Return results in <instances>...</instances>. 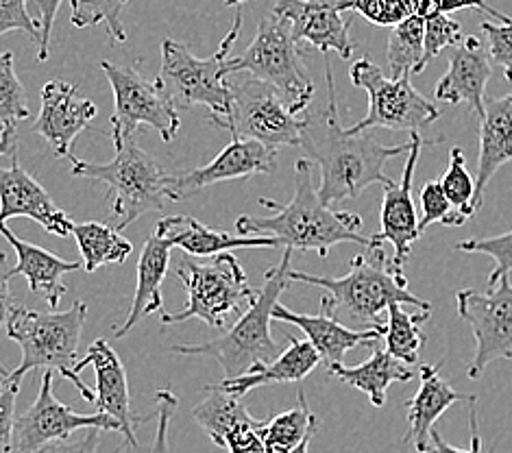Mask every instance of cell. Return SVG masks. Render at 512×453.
Listing matches in <instances>:
<instances>
[{"label":"cell","mask_w":512,"mask_h":453,"mask_svg":"<svg viewBox=\"0 0 512 453\" xmlns=\"http://www.w3.org/2000/svg\"><path fill=\"white\" fill-rule=\"evenodd\" d=\"M273 321L279 323H290L295 327H301V332L306 334V340L321 355V360L332 366V364H343L345 355L356 349V347H375L380 338H384L386 323H373L367 329H349L338 321V316L321 305V314L308 316V314H297L288 310L286 305H275L273 310Z\"/></svg>","instance_id":"21"},{"label":"cell","mask_w":512,"mask_h":453,"mask_svg":"<svg viewBox=\"0 0 512 453\" xmlns=\"http://www.w3.org/2000/svg\"><path fill=\"white\" fill-rule=\"evenodd\" d=\"M101 434L103 430H88L83 438L72 440V443H59L51 449H46L42 453H99V445H101Z\"/></svg>","instance_id":"50"},{"label":"cell","mask_w":512,"mask_h":453,"mask_svg":"<svg viewBox=\"0 0 512 453\" xmlns=\"http://www.w3.org/2000/svg\"><path fill=\"white\" fill-rule=\"evenodd\" d=\"M173 249V242L166 240L162 234H157V231H153V236L144 242V249L138 262L136 292H133L127 321L116 332V338H125L142 318L164 312L162 284L168 275L170 251Z\"/></svg>","instance_id":"28"},{"label":"cell","mask_w":512,"mask_h":453,"mask_svg":"<svg viewBox=\"0 0 512 453\" xmlns=\"http://www.w3.org/2000/svg\"><path fill=\"white\" fill-rule=\"evenodd\" d=\"M273 216L245 214L236 220L238 236H271L282 249L314 251L327 257L343 242L371 247L373 236L362 234V218L356 212H338L325 205L314 188L312 162L306 157L295 164V197L282 205L271 199L258 201Z\"/></svg>","instance_id":"2"},{"label":"cell","mask_w":512,"mask_h":453,"mask_svg":"<svg viewBox=\"0 0 512 453\" xmlns=\"http://www.w3.org/2000/svg\"><path fill=\"white\" fill-rule=\"evenodd\" d=\"M351 0H275L277 18L290 24L297 42H308L321 53H338L349 59L356 42L351 40Z\"/></svg>","instance_id":"15"},{"label":"cell","mask_w":512,"mask_h":453,"mask_svg":"<svg viewBox=\"0 0 512 453\" xmlns=\"http://www.w3.org/2000/svg\"><path fill=\"white\" fill-rule=\"evenodd\" d=\"M64 0H27V5L33 9V20L40 27V46H38V59L46 61L51 53V35L53 24L57 18V11L62 7Z\"/></svg>","instance_id":"47"},{"label":"cell","mask_w":512,"mask_h":453,"mask_svg":"<svg viewBox=\"0 0 512 453\" xmlns=\"http://www.w3.org/2000/svg\"><path fill=\"white\" fill-rule=\"evenodd\" d=\"M16 155V129L0 133V157Z\"/></svg>","instance_id":"51"},{"label":"cell","mask_w":512,"mask_h":453,"mask_svg":"<svg viewBox=\"0 0 512 453\" xmlns=\"http://www.w3.org/2000/svg\"><path fill=\"white\" fill-rule=\"evenodd\" d=\"M94 118L96 105L81 99L77 83L48 81L42 88V109L33 133H40L57 157H70L72 142Z\"/></svg>","instance_id":"19"},{"label":"cell","mask_w":512,"mask_h":453,"mask_svg":"<svg viewBox=\"0 0 512 453\" xmlns=\"http://www.w3.org/2000/svg\"><path fill=\"white\" fill-rule=\"evenodd\" d=\"M371 358L362 362L360 366H345V364H332L327 366L329 375L338 377L343 384H349L351 388L362 390L364 395L371 399L375 408H382L386 401V390L390 384H406L412 382L414 373L406 369L408 364L395 360L393 355L386 353L384 349L371 347Z\"/></svg>","instance_id":"30"},{"label":"cell","mask_w":512,"mask_h":453,"mask_svg":"<svg viewBox=\"0 0 512 453\" xmlns=\"http://www.w3.org/2000/svg\"><path fill=\"white\" fill-rule=\"evenodd\" d=\"M386 312V353H390L395 360L404 364H417L419 353L425 347V342H428V338L421 332V325L428 321L430 312L410 314L406 312V305L401 303H393Z\"/></svg>","instance_id":"33"},{"label":"cell","mask_w":512,"mask_h":453,"mask_svg":"<svg viewBox=\"0 0 512 453\" xmlns=\"http://www.w3.org/2000/svg\"><path fill=\"white\" fill-rule=\"evenodd\" d=\"M460 9H480L484 14H489L491 18H497L502 22L512 20L506 14H502V11L493 9L486 0H414V16H419L423 20L441 16V14L449 16Z\"/></svg>","instance_id":"44"},{"label":"cell","mask_w":512,"mask_h":453,"mask_svg":"<svg viewBox=\"0 0 512 453\" xmlns=\"http://www.w3.org/2000/svg\"><path fill=\"white\" fill-rule=\"evenodd\" d=\"M88 308L83 301H75L66 312H40L14 308L7 321V336L18 342L22 360L14 371H9L11 382H22V377L35 369L55 371L68 379L85 401L94 403V390L83 384L77 371V351L85 325Z\"/></svg>","instance_id":"5"},{"label":"cell","mask_w":512,"mask_h":453,"mask_svg":"<svg viewBox=\"0 0 512 453\" xmlns=\"http://www.w3.org/2000/svg\"><path fill=\"white\" fill-rule=\"evenodd\" d=\"M155 399H157V434L153 438L149 453H170V445H168L170 419H173L177 412L179 397L170 388H162L157 390Z\"/></svg>","instance_id":"46"},{"label":"cell","mask_w":512,"mask_h":453,"mask_svg":"<svg viewBox=\"0 0 512 453\" xmlns=\"http://www.w3.org/2000/svg\"><path fill=\"white\" fill-rule=\"evenodd\" d=\"M29 118L31 109L24 85L16 77L14 53H0V133L16 129L18 122Z\"/></svg>","instance_id":"36"},{"label":"cell","mask_w":512,"mask_h":453,"mask_svg":"<svg viewBox=\"0 0 512 453\" xmlns=\"http://www.w3.org/2000/svg\"><path fill=\"white\" fill-rule=\"evenodd\" d=\"M94 427L103 432H120V425L112 416L101 412L79 414L59 401L53 393V371H46L38 399L29 410L16 414L11 453H42L66 443L75 432L94 430Z\"/></svg>","instance_id":"13"},{"label":"cell","mask_w":512,"mask_h":453,"mask_svg":"<svg viewBox=\"0 0 512 453\" xmlns=\"http://www.w3.org/2000/svg\"><path fill=\"white\" fill-rule=\"evenodd\" d=\"M207 397L192 410V419L212 443L229 453H266L262 443V421L253 419L240 397L218 386L205 388Z\"/></svg>","instance_id":"18"},{"label":"cell","mask_w":512,"mask_h":453,"mask_svg":"<svg viewBox=\"0 0 512 453\" xmlns=\"http://www.w3.org/2000/svg\"><path fill=\"white\" fill-rule=\"evenodd\" d=\"M493 77L489 53L484 51L482 42L471 35L454 46L449 55V68L438 79L434 96L436 101H445L451 105L467 103L475 116L484 114L486 103V85Z\"/></svg>","instance_id":"22"},{"label":"cell","mask_w":512,"mask_h":453,"mask_svg":"<svg viewBox=\"0 0 512 453\" xmlns=\"http://www.w3.org/2000/svg\"><path fill=\"white\" fill-rule=\"evenodd\" d=\"M9 375V373H7ZM7 375H0V382H3V377H7Z\"/></svg>","instance_id":"55"},{"label":"cell","mask_w":512,"mask_h":453,"mask_svg":"<svg viewBox=\"0 0 512 453\" xmlns=\"http://www.w3.org/2000/svg\"><path fill=\"white\" fill-rule=\"evenodd\" d=\"M242 27V11H236L234 24L223 38L218 51L199 59L190 48L175 40L162 42V70L160 85L175 107L190 109L203 105L210 109L212 125L221 127L231 112V53Z\"/></svg>","instance_id":"6"},{"label":"cell","mask_w":512,"mask_h":453,"mask_svg":"<svg viewBox=\"0 0 512 453\" xmlns=\"http://www.w3.org/2000/svg\"><path fill=\"white\" fill-rule=\"evenodd\" d=\"M327 101L323 105H308L301 114V149L306 159L319 164L321 183L319 197L325 205H338L358 199L373 183L390 186L393 179L384 173L388 159L408 155L410 142L399 146H384L367 133H351L340 125L336 105V85L332 66L325 59Z\"/></svg>","instance_id":"1"},{"label":"cell","mask_w":512,"mask_h":453,"mask_svg":"<svg viewBox=\"0 0 512 453\" xmlns=\"http://www.w3.org/2000/svg\"><path fill=\"white\" fill-rule=\"evenodd\" d=\"M423 31L425 22L419 16H412L404 20L390 33L386 59L390 79H399L404 75H419L425 70L423 64Z\"/></svg>","instance_id":"34"},{"label":"cell","mask_w":512,"mask_h":453,"mask_svg":"<svg viewBox=\"0 0 512 453\" xmlns=\"http://www.w3.org/2000/svg\"><path fill=\"white\" fill-rule=\"evenodd\" d=\"M9 31H20L40 46V27L27 9V0H0V35Z\"/></svg>","instance_id":"42"},{"label":"cell","mask_w":512,"mask_h":453,"mask_svg":"<svg viewBox=\"0 0 512 453\" xmlns=\"http://www.w3.org/2000/svg\"><path fill=\"white\" fill-rule=\"evenodd\" d=\"M423 22H425L423 64H425V68H428L430 61L441 55L447 46H456L462 42V27H460V22L451 20L445 14L428 18Z\"/></svg>","instance_id":"41"},{"label":"cell","mask_w":512,"mask_h":453,"mask_svg":"<svg viewBox=\"0 0 512 453\" xmlns=\"http://www.w3.org/2000/svg\"><path fill=\"white\" fill-rule=\"evenodd\" d=\"M277 151L268 146L247 140L234 138L225 149L218 153L210 164L188 170L181 175H168L166 194L168 201H186L214 183H223L231 179H247L253 175H268L275 170Z\"/></svg>","instance_id":"16"},{"label":"cell","mask_w":512,"mask_h":453,"mask_svg":"<svg viewBox=\"0 0 512 453\" xmlns=\"http://www.w3.org/2000/svg\"><path fill=\"white\" fill-rule=\"evenodd\" d=\"M155 231L173 242V247L184 249L192 257H212L218 253H231L234 249H282L277 238L231 236L190 216H166L157 220Z\"/></svg>","instance_id":"24"},{"label":"cell","mask_w":512,"mask_h":453,"mask_svg":"<svg viewBox=\"0 0 512 453\" xmlns=\"http://www.w3.org/2000/svg\"><path fill=\"white\" fill-rule=\"evenodd\" d=\"M297 399L295 408L275 414L271 421H262V443L266 453H295L301 445H308L319 430V419L310 410L301 386Z\"/></svg>","instance_id":"31"},{"label":"cell","mask_w":512,"mask_h":453,"mask_svg":"<svg viewBox=\"0 0 512 453\" xmlns=\"http://www.w3.org/2000/svg\"><path fill=\"white\" fill-rule=\"evenodd\" d=\"M223 3H225V5H229V7H231V5H234V7H240L242 3H249V0H223Z\"/></svg>","instance_id":"52"},{"label":"cell","mask_w":512,"mask_h":453,"mask_svg":"<svg viewBox=\"0 0 512 453\" xmlns=\"http://www.w3.org/2000/svg\"><path fill=\"white\" fill-rule=\"evenodd\" d=\"M129 0H70V20L77 29L105 24L109 40L125 42L127 31L123 27V7Z\"/></svg>","instance_id":"35"},{"label":"cell","mask_w":512,"mask_h":453,"mask_svg":"<svg viewBox=\"0 0 512 453\" xmlns=\"http://www.w3.org/2000/svg\"><path fill=\"white\" fill-rule=\"evenodd\" d=\"M419 390L408 403L410 430L404 436V443H412L419 453L430 447V436L436 421L458 401H469L471 395H462L451 388L441 377V371L434 364H421L419 369Z\"/></svg>","instance_id":"26"},{"label":"cell","mask_w":512,"mask_h":453,"mask_svg":"<svg viewBox=\"0 0 512 453\" xmlns=\"http://www.w3.org/2000/svg\"><path fill=\"white\" fill-rule=\"evenodd\" d=\"M92 364L96 371V390H94V406L96 412L112 416L120 425V434L127 438L131 447H138V438L133 427L140 419L131 412L129 384L125 366L120 362L116 351L107 340H94L85 358L77 362V371L81 373L85 366Z\"/></svg>","instance_id":"23"},{"label":"cell","mask_w":512,"mask_h":453,"mask_svg":"<svg viewBox=\"0 0 512 453\" xmlns=\"http://www.w3.org/2000/svg\"><path fill=\"white\" fill-rule=\"evenodd\" d=\"M506 360H512V351H510V355H508V358Z\"/></svg>","instance_id":"56"},{"label":"cell","mask_w":512,"mask_h":453,"mask_svg":"<svg viewBox=\"0 0 512 453\" xmlns=\"http://www.w3.org/2000/svg\"><path fill=\"white\" fill-rule=\"evenodd\" d=\"M323 360L308 340L288 338V349L277 355L273 362L258 364L245 375L234 379H223L216 384L229 395L245 397L253 388L266 384H301Z\"/></svg>","instance_id":"27"},{"label":"cell","mask_w":512,"mask_h":453,"mask_svg":"<svg viewBox=\"0 0 512 453\" xmlns=\"http://www.w3.org/2000/svg\"><path fill=\"white\" fill-rule=\"evenodd\" d=\"M445 138H421L417 131L410 133V153L406 159L404 173H401L399 183H390L384 186V199H382V212H380V238L388 244H393V260L390 268L395 273L404 275V266L412 253V244L417 242L423 234L419 231V218L414 210L412 201V183H414V170H417L421 151L425 146H434L443 142Z\"/></svg>","instance_id":"17"},{"label":"cell","mask_w":512,"mask_h":453,"mask_svg":"<svg viewBox=\"0 0 512 453\" xmlns=\"http://www.w3.org/2000/svg\"><path fill=\"white\" fill-rule=\"evenodd\" d=\"M458 316L465 321L475 338V355L469 377L478 379L486 366L512 351V284L510 275L497 281L489 292L460 290L456 295Z\"/></svg>","instance_id":"14"},{"label":"cell","mask_w":512,"mask_h":453,"mask_svg":"<svg viewBox=\"0 0 512 453\" xmlns=\"http://www.w3.org/2000/svg\"><path fill=\"white\" fill-rule=\"evenodd\" d=\"M512 162V90L502 99H486L480 116V155L475 175V205L482 207L484 190L504 164Z\"/></svg>","instance_id":"25"},{"label":"cell","mask_w":512,"mask_h":453,"mask_svg":"<svg viewBox=\"0 0 512 453\" xmlns=\"http://www.w3.org/2000/svg\"><path fill=\"white\" fill-rule=\"evenodd\" d=\"M475 397L469 399V423H471V447L469 449H458V447H451L447 440L441 436V432L432 430L430 436V447L425 453H482V438H480V430H478V416H475Z\"/></svg>","instance_id":"48"},{"label":"cell","mask_w":512,"mask_h":453,"mask_svg":"<svg viewBox=\"0 0 512 453\" xmlns=\"http://www.w3.org/2000/svg\"><path fill=\"white\" fill-rule=\"evenodd\" d=\"M177 277L184 281L188 292L186 310L168 314L162 312L164 325H175L199 318L210 327L223 329L231 318L240 316L255 299V290L245 268L236 255L218 253L207 262H197L194 257H184L177 266Z\"/></svg>","instance_id":"7"},{"label":"cell","mask_w":512,"mask_h":453,"mask_svg":"<svg viewBox=\"0 0 512 453\" xmlns=\"http://www.w3.org/2000/svg\"><path fill=\"white\" fill-rule=\"evenodd\" d=\"M288 277L292 281H303V284L323 288L325 297L321 305L332 310L336 316L345 312L351 318H358V321L380 323V314L393 303L412 305L421 312H432V303L412 295L408 290L406 275H399L390 268L380 234L373 236L367 253L353 257L345 277L310 275L292 271V268Z\"/></svg>","instance_id":"3"},{"label":"cell","mask_w":512,"mask_h":453,"mask_svg":"<svg viewBox=\"0 0 512 453\" xmlns=\"http://www.w3.org/2000/svg\"><path fill=\"white\" fill-rule=\"evenodd\" d=\"M349 79L356 88L369 94V112L356 125L347 127L351 133H364L369 129L419 133V129L430 127L441 118V109L412 88L410 75L390 79L380 66L362 57L353 61Z\"/></svg>","instance_id":"10"},{"label":"cell","mask_w":512,"mask_h":453,"mask_svg":"<svg viewBox=\"0 0 512 453\" xmlns=\"http://www.w3.org/2000/svg\"><path fill=\"white\" fill-rule=\"evenodd\" d=\"M72 236H75L83 268L88 273L99 271L101 266L109 264H125L133 251V244L120 234L116 227L107 223H81L72 225Z\"/></svg>","instance_id":"32"},{"label":"cell","mask_w":512,"mask_h":453,"mask_svg":"<svg viewBox=\"0 0 512 453\" xmlns=\"http://www.w3.org/2000/svg\"><path fill=\"white\" fill-rule=\"evenodd\" d=\"M18 393L20 382H11L9 377H3V382H0V453H11V445H14Z\"/></svg>","instance_id":"45"},{"label":"cell","mask_w":512,"mask_h":453,"mask_svg":"<svg viewBox=\"0 0 512 453\" xmlns=\"http://www.w3.org/2000/svg\"><path fill=\"white\" fill-rule=\"evenodd\" d=\"M482 33L489 40V59L504 68V77L512 83V20L495 24L482 22Z\"/></svg>","instance_id":"43"},{"label":"cell","mask_w":512,"mask_h":453,"mask_svg":"<svg viewBox=\"0 0 512 453\" xmlns=\"http://www.w3.org/2000/svg\"><path fill=\"white\" fill-rule=\"evenodd\" d=\"M7 373H9V371L5 369V366H3V362H0V375H7Z\"/></svg>","instance_id":"54"},{"label":"cell","mask_w":512,"mask_h":453,"mask_svg":"<svg viewBox=\"0 0 512 453\" xmlns=\"http://www.w3.org/2000/svg\"><path fill=\"white\" fill-rule=\"evenodd\" d=\"M11 166L0 168V223L9 218H31L40 223L48 234H72V220L64 210L53 203L48 192L35 181L18 162V155H11Z\"/></svg>","instance_id":"20"},{"label":"cell","mask_w":512,"mask_h":453,"mask_svg":"<svg viewBox=\"0 0 512 453\" xmlns=\"http://www.w3.org/2000/svg\"><path fill=\"white\" fill-rule=\"evenodd\" d=\"M421 210L423 216L419 218V231L425 234V229L434 223H441L445 227H460L465 223V216H460L454 207H451L449 199L438 181H428L421 190Z\"/></svg>","instance_id":"39"},{"label":"cell","mask_w":512,"mask_h":453,"mask_svg":"<svg viewBox=\"0 0 512 453\" xmlns=\"http://www.w3.org/2000/svg\"><path fill=\"white\" fill-rule=\"evenodd\" d=\"M0 236H3L11 247H14L18 255V264L14 266V275H22L29 281L31 292H42L46 297V303L51 305V310H55L59 301L68 292L64 286L62 277L66 273H75L83 266V262H66L62 257H57L55 253L46 251L38 244L24 242L16 234H11L9 227L5 223H0Z\"/></svg>","instance_id":"29"},{"label":"cell","mask_w":512,"mask_h":453,"mask_svg":"<svg viewBox=\"0 0 512 453\" xmlns=\"http://www.w3.org/2000/svg\"><path fill=\"white\" fill-rule=\"evenodd\" d=\"M11 277H14V268H9L7 255L0 251V329L7 325L11 312L16 308V303L11 299V292H9Z\"/></svg>","instance_id":"49"},{"label":"cell","mask_w":512,"mask_h":453,"mask_svg":"<svg viewBox=\"0 0 512 453\" xmlns=\"http://www.w3.org/2000/svg\"><path fill=\"white\" fill-rule=\"evenodd\" d=\"M101 68L114 92L112 140L116 151L123 149V144L144 125L160 133L164 142H173L181 120L160 81L144 79L136 68L116 66L112 61H103Z\"/></svg>","instance_id":"11"},{"label":"cell","mask_w":512,"mask_h":453,"mask_svg":"<svg viewBox=\"0 0 512 453\" xmlns=\"http://www.w3.org/2000/svg\"><path fill=\"white\" fill-rule=\"evenodd\" d=\"M70 162L72 177L101 181L112 190V212L118 231L127 229L144 214L162 212L168 203L166 170L142 146L133 142V138L127 140L107 164L83 162L75 155H70Z\"/></svg>","instance_id":"8"},{"label":"cell","mask_w":512,"mask_h":453,"mask_svg":"<svg viewBox=\"0 0 512 453\" xmlns=\"http://www.w3.org/2000/svg\"><path fill=\"white\" fill-rule=\"evenodd\" d=\"M292 249H284L282 262L268 268L264 273V284L255 292V299L249 308L238 316L229 332L214 340L201 342V345H175L173 353L177 355H205L214 358L225 373V379H234L249 373L253 366L273 362L282 349L279 342L271 336L273 310L279 303V297L290 288Z\"/></svg>","instance_id":"4"},{"label":"cell","mask_w":512,"mask_h":453,"mask_svg":"<svg viewBox=\"0 0 512 453\" xmlns=\"http://www.w3.org/2000/svg\"><path fill=\"white\" fill-rule=\"evenodd\" d=\"M308 447H310V443H308V445H301L295 453H308Z\"/></svg>","instance_id":"53"},{"label":"cell","mask_w":512,"mask_h":453,"mask_svg":"<svg viewBox=\"0 0 512 453\" xmlns=\"http://www.w3.org/2000/svg\"><path fill=\"white\" fill-rule=\"evenodd\" d=\"M221 129L231 138L255 140L275 151L301 144V114L273 85L255 77L231 81V112Z\"/></svg>","instance_id":"12"},{"label":"cell","mask_w":512,"mask_h":453,"mask_svg":"<svg viewBox=\"0 0 512 453\" xmlns=\"http://www.w3.org/2000/svg\"><path fill=\"white\" fill-rule=\"evenodd\" d=\"M231 72H249L284 96L297 114H303L314 99V83L308 77L299 53V42L290 24L275 14L260 20L258 33L247 51L231 57Z\"/></svg>","instance_id":"9"},{"label":"cell","mask_w":512,"mask_h":453,"mask_svg":"<svg viewBox=\"0 0 512 453\" xmlns=\"http://www.w3.org/2000/svg\"><path fill=\"white\" fill-rule=\"evenodd\" d=\"M456 251L462 253H482L489 255L495 262V268L489 275V288H493L499 279L512 273V229L506 234L482 240H462L456 244Z\"/></svg>","instance_id":"38"},{"label":"cell","mask_w":512,"mask_h":453,"mask_svg":"<svg viewBox=\"0 0 512 453\" xmlns=\"http://www.w3.org/2000/svg\"><path fill=\"white\" fill-rule=\"evenodd\" d=\"M445 197L449 199L451 207L467 220L478 214V205H475V181L469 175L465 153H462L460 146H454L449 151V166L445 175L438 179Z\"/></svg>","instance_id":"37"},{"label":"cell","mask_w":512,"mask_h":453,"mask_svg":"<svg viewBox=\"0 0 512 453\" xmlns=\"http://www.w3.org/2000/svg\"><path fill=\"white\" fill-rule=\"evenodd\" d=\"M351 11L377 27H397L414 16V0H351Z\"/></svg>","instance_id":"40"}]
</instances>
